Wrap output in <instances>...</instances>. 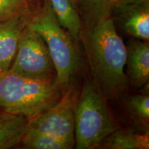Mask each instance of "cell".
Returning a JSON list of instances; mask_svg holds the SVG:
<instances>
[{
    "mask_svg": "<svg viewBox=\"0 0 149 149\" xmlns=\"http://www.w3.org/2000/svg\"><path fill=\"white\" fill-rule=\"evenodd\" d=\"M91 70L104 97L115 98L127 86L124 72L126 46L117 33L111 17L91 24L81 34Z\"/></svg>",
    "mask_w": 149,
    "mask_h": 149,
    "instance_id": "6da1fadb",
    "label": "cell"
},
{
    "mask_svg": "<svg viewBox=\"0 0 149 149\" xmlns=\"http://www.w3.org/2000/svg\"><path fill=\"white\" fill-rule=\"evenodd\" d=\"M63 91L52 79H33L10 71L0 73V109L28 120L59 101Z\"/></svg>",
    "mask_w": 149,
    "mask_h": 149,
    "instance_id": "7a4b0ae2",
    "label": "cell"
},
{
    "mask_svg": "<svg viewBox=\"0 0 149 149\" xmlns=\"http://www.w3.org/2000/svg\"><path fill=\"white\" fill-rule=\"evenodd\" d=\"M28 24L44 39L55 67L56 82L64 93L79 65L74 39L59 24L50 3H46Z\"/></svg>",
    "mask_w": 149,
    "mask_h": 149,
    "instance_id": "3957f363",
    "label": "cell"
},
{
    "mask_svg": "<svg viewBox=\"0 0 149 149\" xmlns=\"http://www.w3.org/2000/svg\"><path fill=\"white\" fill-rule=\"evenodd\" d=\"M115 130L104 97L90 81H85L74 109V147L98 146Z\"/></svg>",
    "mask_w": 149,
    "mask_h": 149,
    "instance_id": "277c9868",
    "label": "cell"
},
{
    "mask_svg": "<svg viewBox=\"0 0 149 149\" xmlns=\"http://www.w3.org/2000/svg\"><path fill=\"white\" fill-rule=\"evenodd\" d=\"M8 71L33 79L56 78L55 67L44 39L29 24Z\"/></svg>",
    "mask_w": 149,
    "mask_h": 149,
    "instance_id": "5b68a950",
    "label": "cell"
},
{
    "mask_svg": "<svg viewBox=\"0 0 149 149\" xmlns=\"http://www.w3.org/2000/svg\"><path fill=\"white\" fill-rule=\"evenodd\" d=\"M74 93L68 87L55 105L29 120L27 130L53 135L74 144Z\"/></svg>",
    "mask_w": 149,
    "mask_h": 149,
    "instance_id": "8992f818",
    "label": "cell"
},
{
    "mask_svg": "<svg viewBox=\"0 0 149 149\" xmlns=\"http://www.w3.org/2000/svg\"><path fill=\"white\" fill-rule=\"evenodd\" d=\"M28 22L26 14L0 21V70L1 72L8 71L10 68Z\"/></svg>",
    "mask_w": 149,
    "mask_h": 149,
    "instance_id": "52a82bcc",
    "label": "cell"
},
{
    "mask_svg": "<svg viewBox=\"0 0 149 149\" xmlns=\"http://www.w3.org/2000/svg\"><path fill=\"white\" fill-rule=\"evenodd\" d=\"M118 19L123 31L134 38L148 42L149 5L148 1L130 4L116 3Z\"/></svg>",
    "mask_w": 149,
    "mask_h": 149,
    "instance_id": "ba28073f",
    "label": "cell"
},
{
    "mask_svg": "<svg viewBox=\"0 0 149 149\" xmlns=\"http://www.w3.org/2000/svg\"><path fill=\"white\" fill-rule=\"evenodd\" d=\"M127 75L135 88L148 85L149 81L148 42L130 40L126 46Z\"/></svg>",
    "mask_w": 149,
    "mask_h": 149,
    "instance_id": "9c48e42d",
    "label": "cell"
},
{
    "mask_svg": "<svg viewBox=\"0 0 149 149\" xmlns=\"http://www.w3.org/2000/svg\"><path fill=\"white\" fill-rule=\"evenodd\" d=\"M29 120L21 115L5 113L0 117V149L13 148L22 142Z\"/></svg>",
    "mask_w": 149,
    "mask_h": 149,
    "instance_id": "30bf717a",
    "label": "cell"
},
{
    "mask_svg": "<svg viewBox=\"0 0 149 149\" xmlns=\"http://www.w3.org/2000/svg\"><path fill=\"white\" fill-rule=\"evenodd\" d=\"M61 26L74 39L78 41L82 33V24L74 0H49Z\"/></svg>",
    "mask_w": 149,
    "mask_h": 149,
    "instance_id": "8fae6325",
    "label": "cell"
},
{
    "mask_svg": "<svg viewBox=\"0 0 149 149\" xmlns=\"http://www.w3.org/2000/svg\"><path fill=\"white\" fill-rule=\"evenodd\" d=\"M99 146L109 149H148L149 136L144 134L135 133L130 130H114Z\"/></svg>",
    "mask_w": 149,
    "mask_h": 149,
    "instance_id": "7c38bea8",
    "label": "cell"
},
{
    "mask_svg": "<svg viewBox=\"0 0 149 149\" xmlns=\"http://www.w3.org/2000/svg\"><path fill=\"white\" fill-rule=\"evenodd\" d=\"M22 148L28 149H71L74 144L66 139L40 132L27 130L22 139Z\"/></svg>",
    "mask_w": 149,
    "mask_h": 149,
    "instance_id": "4fadbf2b",
    "label": "cell"
},
{
    "mask_svg": "<svg viewBox=\"0 0 149 149\" xmlns=\"http://www.w3.org/2000/svg\"><path fill=\"white\" fill-rule=\"evenodd\" d=\"M92 24L101 19L111 17L115 0H78Z\"/></svg>",
    "mask_w": 149,
    "mask_h": 149,
    "instance_id": "5bb4252c",
    "label": "cell"
},
{
    "mask_svg": "<svg viewBox=\"0 0 149 149\" xmlns=\"http://www.w3.org/2000/svg\"><path fill=\"white\" fill-rule=\"evenodd\" d=\"M27 14L26 0H0V21Z\"/></svg>",
    "mask_w": 149,
    "mask_h": 149,
    "instance_id": "9a60e30c",
    "label": "cell"
},
{
    "mask_svg": "<svg viewBox=\"0 0 149 149\" xmlns=\"http://www.w3.org/2000/svg\"><path fill=\"white\" fill-rule=\"evenodd\" d=\"M128 107L133 115L141 121L148 120L149 97L148 95H135L128 100Z\"/></svg>",
    "mask_w": 149,
    "mask_h": 149,
    "instance_id": "2e32d148",
    "label": "cell"
},
{
    "mask_svg": "<svg viewBox=\"0 0 149 149\" xmlns=\"http://www.w3.org/2000/svg\"><path fill=\"white\" fill-rule=\"evenodd\" d=\"M145 1H148V0H115V3L120 4H130V3L145 2Z\"/></svg>",
    "mask_w": 149,
    "mask_h": 149,
    "instance_id": "e0dca14e",
    "label": "cell"
},
{
    "mask_svg": "<svg viewBox=\"0 0 149 149\" xmlns=\"http://www.w3.org/2000/svg\"><path fill=\"white\" fill-rule=\"evenodd\" d=\"M5 113L4 111H3L2 110H1V109H0V117H1V115H3V113Z\"/></svg>",
    "mask_w": 149,
    "mask_h": 149,
    "instance_id": "ac0fdd59",
    "label": "cell"
},
{
    "mask_svg": "<svg viewBox=\"0 0 149 149\" xmlns=\"http://www.w3.org/2000/svg\"><path fill=\"white\" fill-rule=\"evenodd\" d=\"M1 72H1V70H0V73H1Z\"/></svg>",
    "mask_w": 149,
    "mask_h": 149,
    "instance_id": "d6986e66",
    "label": "cell"
}]
</instances>
